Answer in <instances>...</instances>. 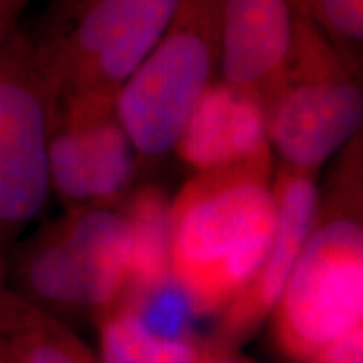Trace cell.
<instances>
[{
    "label": "cell",
    "instance_id": "9a60e30c",
    "mask_svg": "<svg viewBox=\"0 0 363 363\" xmlns=\"http://www.w3.org/2000/svg\"><path fill=\"white\" fill-rule=\"evenodd\" d=\"M99 363H197L207 338H169L116 305L96 321Z\"/></svg>",
    "mask_w": 363,
    "mask_h": 363
},
{
    "label": "cell",
    "instance_id": "d6986e66",
    "mask_svg": "<svg viewBox=\"0 0 363 363\" xmlns=\"http://www.w3.org/2000/svg\"><path fill=\"white\" fill-rule=\"evenodd\" d=\"M0 363H13V360L11 358V355H9L7 348L4 347L2 340H0Z\"/></svg>",
    "mask_w": 363,
    "mask_h": 363
},
{
    "label": "cell",
    "instance_id": "6da1fadb",
    "mask_svg": "<svg viewBox=\"0 0 363 363\" xmlns=\"http://www.w3.org/2000/svg\"><path fill=\"white\" fill-rule=\"evenodd\" d=\"M330 163L310 235L269 318L288 363H308L363 326V131Z\"/></svg>",
    "mask_w": 363,
    "mask_h": 363
},
{
    "label": "cell",
    "instance_id": "ffe728a7",
    "mask_svg": "<svg viewBox=\"0 0 363 363\" xmlns=\"http://www.w3.org/2000/svg\"><path fill=\"white\" fill-rule=\"evenodd\" d=\"M308 363H330V362H326L323 357H315L313 360H310Z\"/></svg>",
    "mask_w": 363,
    "mask_h": 363
},
{
    "label": "cell",
    "instance_id": "ba28073f",
    "mask_svg": "<svg viewBox=\"0 0 363 363\" xmlns=\"http://www.w3.org/2000/svg\"><path fill=\"white\" fill-rule=\"evenodd\" d=\"M272 190L276 224L264 261L242 294L217 316L214 335L208 337L224 347L239 348L269 321L315 222L320 195L315 174L278 167Z\"/></svg>",
    "mask_w": 363,
    "mask_h": 363
},
{
    "label": "cell",
    "instance_id": "52a82bcc",
    "mask_svg": "<svg viewBox=\"0 0 363 363\" xmlns=\"http://www.w3.org/2000/svg\"><path fill=\"white\" fill-rule=\"evenodd\" d=\"M138 157L115 99L72 98L56 106L49 143L51 192L69 211L116 206L133 184Z\"/></svg>",
    "mask_w": 363,
    "mask_h": 363
},
{
    "label": "cell",
    "instance_id": "5b68a950",
    "mask_svg": "<svg viewBox=\"0 0 363 363\" xmlns=\"http://www.w3.org/2000/svg\"><path fill=\"white\" fill-rule=\"evenodd\" d=\"M57 98L40 40L16 30L0 51V262L51 195L49 143Z\"/></svg>",
    "mask_w": 363,
    "mask_h": 363
},
{
    "label": "cell",
    "instance_id": "9c48e42d",
    "mask_svg": "<svg viewBox=\"0 0 363 363\" xmlns=\"http://www.w3.org/2000/svg\"><path fill=\"white\" fill-rule=\"evenodd\" d=\"M305 24L296 0H220L219 79L266 101L291 66Z\"/></svg>",
    "mask_w": 363,
    "mask_h": 363
},
{
    "label": "cell",
    "instance_id": "8fae6325",
    "mask_svg": "<svg viewBox=\"0 0 363 363\" xmlns=\"http://www.w3.org/2000/svg\"><path fill=\"white\" fill-rule=\"evenodd\" d=\"M6 264V286L29 303L72 326L78 321H94L88 284L67 244L61 219L17 244Z\"/></svg>",
    "mask_w": 363,
    "mask_h": 363
},
{
    "label": "cell",
    "instance_id": "2e32d148",
    "mask_svg": "<svg viewBox=\"0 0 363 363\" xmlns=\"http://www.w3.org/2000/svg\"><path fill=\"white\" fill-rule=\"evenodd\" d=\"M313 26L363 66V0H296Z\"/></svg>",
    "mask_w": 363,
    "mask_h": 363
},
{
    "label": "cell",
    "instance_id": "4fadbf2b",
    "mask_svg": "<svg viewBox=\"0 0 363 363\" xmlns=\"http://www.w3.org/2000/svg\"><path fill=\"white\" fill-rule=\"evenodd\" d=\"M0 340L13 363H99L74 326L0 283Z\"/></svg>",
    "mask_w": 363,
    "mask_h": 363
},
{
    "label": "cell",
    "instance_id": "5bb4252c",
    "mask_svg": "<svg viewBox=\"0 0 363 363\" xmlns=\"http://www.w3.org/2000/svg\"><path fill=\"white\" fill-rule=\"evenodd\" d=\"M131 256L128 288L142 294L172 281V201L158 185H143L126 202ZM121 301V299H120Z\"/></svg>",
    "mask_w": 363,
    "mask_h": 363
},
{
    "label": "cell",
    "instance_id": "3957f363",
    "mask_svg": "<svg viewBox=\"0 0 363 363\" xmlns=\"http://www.w3.org/2000/svg\"><path fill=\"white\" fill-rule=\"evenodd\" d=\"M266 106L279 167L316 174L363 131V66L306 19L296 56Z\"/></svg>",
    "mask_w": 363,
    "mask_h": 363
},
{
    "label": "cell",
    "instance_id": "7a4b0ae2",
    "mask_svg": "<svg viewBox=\"0 0 363 363\" xmlns=\"http://www.w3.org/2000/svg\"><path fill=\"white\" fill-rule=\"evenodd\" d=\"M274 167L194 175L172 201V278L195 316H219L257 274L276 224Z\"/></svg>",
    "mask_w": 363,
    "mask_h": 363
},
{
    "label": "cell",
    "instance_id": "e0dca14e",
    "mask_svg": "<svg viewBox=\"0 0 363 363\" xmlns=\"http://www.w3.org/2000/svg\"><path fill=\"white\" fill-rule=\"evenodd\" d=\"M34 0H0V51L21 27V19Z\"/></svg>",
    "mask_w": 363,
    "mask_h": 363
},
{
    "label": "cell",
    "instance_id": "ac0fdd59",
    "mask_svg": "<svg viewBox=\"0 0 363 363\" xmlns=\"http://www.w3.org/2000/svg\"><path fill=\"white\" fill-rule=\"evenodd\" d=\"M197 363H256L252 358L244 355L239 348L224 347V345L214 343L207 338L203 350L199 357Z\"/></svg>",
    "mask_w": 363,
    "mask_h": 363
},
{
    "label": "cell",
    "instance_id": "7c38bea8",
    "mask_svg": "<svg viewBox=\"0 0 363 363\" xmlns=\"http://www.w3.org/2000/svg\"><path fill=\"white\" fill-rule=\"evenodd\" d=\"M61 224L88 284L96 323L128 288L131 240L125 208H78L62 217Z\"/></svg>",
    "mask_w": 363,
    "mask_h": 363
},
{
    "label": "cell",
    "instance_id": "277c9868",
    "mask_svg": "<svg viewBox=\"0 0 363 363\" xmlns=\"http://www.w3.org/2000/svg\"><path fill=\"white\" fill-rule=\"evenodd\" d=\"M220 0H182L169 29L125 81L115 113L138 162L174 153L190 113L217 74Z\"/></svg>",
    "mask_w": 363,
    "mask_h": 363
},
{
    "label": "cell",
    "instance_id": "30bf717a",
    "mask_svg": "<svg viewBox=\"0 0 363 363\" xmlns=\"http://www.w3.org/2000/svg\"><path fill=\"white\" fill-rule=\"evenodd\" d=\"M174 153L194 175L274 162L264 98L216 78L190 113Z\"/></svg>",
    "mask_w": 363,
    "mask_h": 363
},
{
    "label": "cell",
    "instance_id": "8992f818",
    "mask_svg": "<svg viewBox=\"0 0 363 363\" xmlns=\"http://www.w3.org/2000/svg\"><path fill=\"white\" fill-rule=\"evenodd\" d=\"M182 0H72L67 21L40 40L57 103L115 99L169 29Z\"/></svg>",
    "mask_w": 363,
    "mask_h": 363
}]
</instances>
